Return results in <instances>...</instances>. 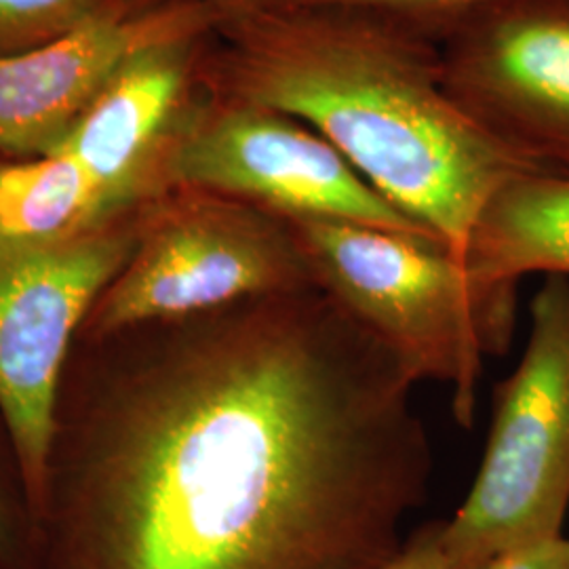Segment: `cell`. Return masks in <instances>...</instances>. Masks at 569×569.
<instances>
[{
	"label": "cell",
	"mask_w": 569,
	"mask_h": 569,
	"mask_svg": "<svg viewBox=\"0 0 569 569\" xmlns=\"http://www.w3.org/2000/svg\"><path fill=\"white\" fill-rule=\"evenodd\" d=\"M416 387L319 284L81 331L39 569H385L432 475Z\"/></svg>",
	"instance_id": "6da1fadb"
},
{
	"label": "cell",
	"mask_w": 569,
	"mask_h": 569,
	"mask_svg": "<svg viewBox=\"0 0 569 569\" xmlns=\"http://www.w3.org/2000/svg\"><path fill=\"white\" fill-rule=\"evenodd\" d=\"M209 79L222 98L308 122L462 262L489 199L545 169L449 98L435 39L366 7L272 2L220 13Z\"/></svg>",
	"instance_id": "7a4b0ae2"
},
{
	"label": "cell",
	"mask_w": 569,
	"mask_h": 569,
	"mask_svg": "<svg viewBox=\"0 0 569 569\" xmlns=\"http://www.w3.org/2000/svg\"><path fill=\"white\" fill-rule=\"evenodd\" d=\"M289 224L319 287L418 385H446L458 425L470 427L483 363L512 340L519 283L479 279L430 237L323 220Z\"/></svg>",
	"instance_id": "3957f363"
},
{
	"label": "cell",
	"mask_w": 569,
	"mask_h": 569,
	"mask_svg": "<svg viewBox=\"0 0 569 569\" xmlns=\"http://www.w3.org/2000/svg\"><path fill=\"white\" fill-rule=\"evenodd\" d=\"M569 509V277L549 274L531 298L529 336L496 390L479 472L441 521L443 547L468 569L563 533Z\"/></svg>",
	"instance_id": "277c9868"
},
{
	"label": "cell",
	"mask_w": 569,
	"mask_h": 569,
	"mask_svg": "<svg viewBox=\"0 0 569 569\" xmlns=\"http://www.w3.org/2000/svg\"><path fill=\"white\" fill-rule=\"evenodd\" d=\"M317 284L287 220L220 192L178 186L148 204L140 241L81 331L190 317Z\"/></svg>",
	"instance_id": "5b68a950"
},
{
	"label": "cell",
	"mask_w": 569,
	"mask_h": 569,
	"mask_svg": "<svg viewBox=\"0 0 569 569\" xmlns=\"http://www.w3.org/2000/svg\"><path fill=\"white\" fill-rule=\"evenodd\" d=\"M146 209L53 241L0 237V411L20 448L32 502L68 355L89 310L131 258Z\"/></svg>",
	"instance_id": "8992f818"
},
{
	"label": "cell",
	"mask_w": 569,
	"mask_h": 569,
	"mask_svg": "<svg viewBox=\"0 0 569 569\" xmlns=\"http://www.w3.org/2000/svg\"><path fill=\"white\" fill-rule=\"evenodd\" d=\"M173 186L220 192L287 222H346L435 239L308 122L218 93L176 157Z\"/></svg>",
	"instance_id": "52a82bcc"
},
{
	"label": "cell",
	"mask_w": 569,
	"mask_h": 569,
	"mask_svg": "<svg viewBox=\"0 0 569 569\" xmlns=\"http://www.w3.org/2000/svg\"><path fill=\"white\" fill-rule=\"evenodd\" d=\"M449 98L529 163L569 171V0H491L439 34Z\"/></svg>",
	"instance_id": "ba28073f"
},
{
	"label": "cell",
	"mask_w": 569,
	"mask_h": 569,
	"mask_svg": "<svg viewBox=\"0 0 569 569\" xmlns=\"http://www.w3.org/2000/svg\"><path fill=\"white\" fill-rule=\"evenodd\" d=\"M216 23L140 51L61 146L96 180L108 213L142 209L176 188V157L216 96Z\"/></svg>",
	"instance_id": "9c48e42d"
},
{
	"label": "cell",
	"mask_w": 569,
	"mask_h": 569,
	"mask_svg": "<svg viewBox=\"0 0 569 569\" xmlns=\"http://www.w3.org/2000/svg\"><path fill=\"white\" fill-rule=\"evenodd\" d=\"M218 20L207 0H117L58 41L0 60V161L58 152L140 51Z\"/></svg>",
	"instance_id": "30bf717a"
},
{
	"label": "cell",
	"mask_w": 569,
	"mask_h": 569,
	"mask_svg": "<svg viewBox=\"0 0 569 569\" xmlns=\"http://www.w3.org/2000/svg\"><path fill=\"white\" fill-rule=\"evenodd\" d=\"M465 262L486 281L569 277L568 169H533L505 183L472 228Z\"/></svg>",
	"instance_id": "8fae6325"
},
{
	"label": "cell",
	"mask_w": 569,
	"mask_h": 569,
	"mask_svg": "<svg viewBox=\"0 0 569 569\" xmlns=\"http://www.w3.org/2000/svg\"><path fill=\"white\" fill-rule=\"evenodd\" d=\"M108 218L98 183L68 150L0 164L2 239L53 241Z\"/></svg>",
	"instance_id": "7c38bea8"
},
{
	"label": "cell",
	"mask_w": 569,
	"mask_h": 569,
	"mask_svg": "<svg viewBox=\"0 0 569 569\" xmlns=\"http://www.w3.org/2000/svg\"><path fill=\"white\" fill-rule=\"evenodd\" d=\"M0 569H39V521L28 472L0 411Z\"/></svg>",
	"instance_id": "4fadbf2b"
},
{
	"label": "cell",
	"mask_w": 569,
	"mask_h": 569,
	"mask_svg": "<svg viewBox=\"0 0 569 569\" xmlns=\"http://www.w3.org/2000/svg\"><path fill=\"white\" fill-rule=\"evenodd\" d=\"M117 0H0V60L37 51Z\"/></svg>",
	"instance_id": "5bb4252c"
},
{
	"label": "cell",
	"mask_w": 569,
	"mask_h": 569,
	"mask_svg": "<svg viewBox=\"0 0 569 569\" xmlns=\"http://www.w3.org/2000/svg\"><path fill=\"white\" fill-rule=\"evenodd\" d=\"M277 2H331V4L366 7V9H373V11L392 16L397 20L406 21L437 41L439 34L451 21L458 20L460 16L491 0H277Z\"/></svg>",
	"instance_id": "9a60e30c"
},
{
	"label": "cell",
	"mask_w": 569,
	"mask_h": 569,
	"mask_svg": "<svg viewBox=\"0 0 569 569\" xmlns=\"http://www.w3.org/2000/svg\"><path fill=\"white\" fill-rule=\"evenodd\" d=\"M385 569H468L449 557L441 538V521L427 523L407 536L401 550Z\"/></svg>",
	"instance_id": "2e32d148"
},
{
	"label": "cell",
	"mask_w": 569,
	"mask_h": 569,
	"mask_svg": "<svg viewBox=\"0 0 569 569\" xmlns=\"http://www.w3.org/2000/svg\"><path fill=\"white\" fill-rule=\"evenodd\" d=\"M486 569H569V536H557L528 549L515 550Z\"/></svg>",
	"instance_id": "e0dca14e"
},
{
	"label": "cell",
	"mask_w": 569,
	"mask_h": 569,
	"mask_svg": "<svg viewBox=\"0 0 569 569\" xmlns=\"http://www.w3.org/2000/svg\"><path fill=\"white\" fill-rule=\"evenodd\" d=\"M213 7L220 9V13H234V11H244V9H256V7H264L277 0H207Z\"/></svg>",
	"instance_id": "ac0fdd59"
},
{
	"label": "cell",
	"mask_w": 569,
	"mask_h": 569,
	"mask_svg": "<svg viewBox=\"0 0 569 569\" xmlns=\"http://www.w3.org/2000/svg\"><path fill=\"white\" fill-rule=\"evenodd\" d=\"M4 163V161H0V164Z\"/></svg>",
	"instance_id": "d6986e66"
}]
</instances>
